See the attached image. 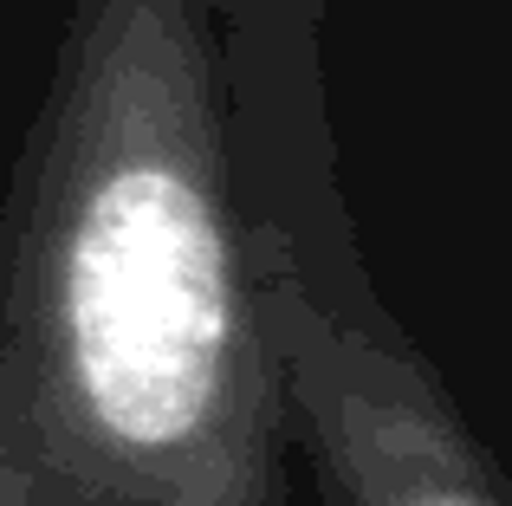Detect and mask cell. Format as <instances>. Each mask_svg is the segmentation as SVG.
I'll return each mask as SVG.
<instances>
[{"label":"cell","mask_w":512,"mask_h":506,"mask_svg":"<svg viewBox=\"0 0 512 506\" xmlns=\"http://www.w3.org/2000/svg\"><path fill=\"white\" fill-rule=\"evenodd\" d=\"M85 403L117 442H182L214 403L227 273L214 215L169 169H124L85 202L65 266Z\"/></svg>","instance_id":"6da1fadb"},{"label":"cell","mask_w":512,"mask_h":506,"mask_svg":"<svg viewBox=\"0 0 512 506\" xmlns=\"http://www.w3.org/2000/svg\"><path fill=\"white\" fill-rule=\"evenodd\" d=\"M415 506H487V500L467 494V487H448V494H428V500H415Z\"/></svg>","instance_id":"7a4b0ae2"}]
</instances>
